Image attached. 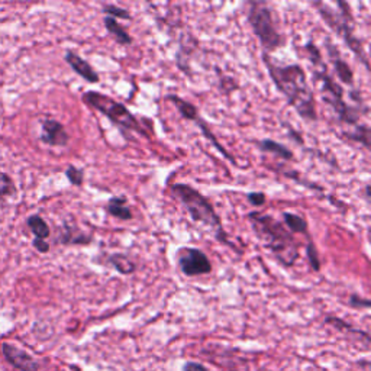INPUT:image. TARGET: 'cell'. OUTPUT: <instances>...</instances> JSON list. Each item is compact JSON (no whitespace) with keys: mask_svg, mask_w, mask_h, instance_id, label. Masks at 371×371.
Returning a JSON list of instances; mask_svg holds the SVG:
<instances>
[{"mask_svg":"<svg viewBox=\"0 0 371 371\" xmlns=\"http://www.w3.org/2000/svg\"><path fill=\"white\" fill-rule=\"evenodd\" d=\"M264 64L275 87L283 93L287 103L306 121H317L318 112L313 91L308 82V74L299 64H275L268 54H263Z\"/></svg>","mask_w":371,"mask_h":371,"instance_id":"6da1fadb","label":"cell"},{"mask_svg":"<svg viewBox=\"0 0 371 371\" xmlns=\"http://www.w3.org/2000/svg\"><path fill=\"white\" fill-rule=\"evenodd\" d=\"M248 220L254 229L257 238L262 241L274 257L286 267H292L299 258L298 241L293 238V234L275 218L266 213L251 212Z\"/></svg>","mask_w":371,"mask_h":371,"instance_id":"7a4b0ae2","label":"cell"},{"mask_svg":"<svg viewBox=\"0 0 371 371\" xmlns=\"http://www.w3.org/2000/svg\"><path fill=\"white\" fill-rule=\"evenodd\" d=\"M170 190L173 196L186 208V211L189 212V215L195 222L209 227L213 231L215 238L219 241V243L232 247L231 241L228 239V235L224 229V225H222L219 215L213 209L212 203L205 196L197 192L196 189H193L192 186L183 183L172 184Z\"/></svg>","mask_w":371,"mask_h":371,"instance_id":"3957f363","label":"cell"},{"mask_svg":"<svg viewBox=\"0 0 371 371\" xmlns=\"http://www.w3.org/2000/svg\"><path fill=\"white\" fill-rule=\"evenodd\" d=\"M248 6V22L263 48L267 52L282 48L285 38L282 32L278 31L271 8L264 2H251Z\"/></svg>","mask_w":371,"mask_h":371,"instance_id":"277c9868","label":"cell"},{"mask_svg":"<svg viewBox=\"0 0 371 371\" xmlns=\"http://www.w3.org/2000/svg\"><path fill=\"white\" fill-rule=\"evenodd\" d=\"M82 99L89 107L98 110V112L103 114L109 121H112L114 123L122 126L123 129L148 137L142 126L139 125V122L137 121V118L134 116V114L123 103L112 99L110 96L102 95L100 91L95 90L86 91Z\"/></svg>","mask_w":371,"mask_h":371,"instance_id":"5b68a950","label":"cell"},{"mask_svg":"<svg viewBox=\"0 0 371 371\" xmlns=\"http://www.w3.org/2000/svg\"><path fill=\"white\" fill-rule=\"evenodd\" d=\"M313 77H315V82L321 86L325 102L329 103L332 109L335 110L338 119L348 125H356L358 121V114L345 103L344 90L335 80L329 76L326 66L322 64L319 70H315Z\"/></svg>","mask_w":371,"mask_h":371,"instance_id":"8992f818","label":"cell"},{"mask_svg":"<svg viewBox=\"0 0 371 371\" xmlns=\"http://www.w3.org/2000/svg\"><path fill=\"white\" fill-rule=\"evenodd\" d=\"M177 264L180 267V271L186 277H197L205 275L212 271V263L208 258V255L192 247H183L176 254Z\"/></svg>","mask_w":371,"mask_h":371,"instance_id":"52a82bcc","label":"cell"},{"mask_svg":"<svg viewBox=\"0 0 371 371\" xmlns=\"http://www.w3.org/2000/svg\"><path fill=\"white\" fill-rule=\"evenodd\" d=\"M2 351L5 358L20 371H41V363L16 345L5 342L2 345Z\"/></svg>","mask_w":371,"mask_h":371,"instance_id":"ba28073f","label":"cell"},{"mask_svg":"<svg viewBox=\"0 0 371 371\" xmlns=\"http://www.w3.org/2000/svg\"><path fill=\"white\" fill-rule=\"evenodd\" d=\"M41 141L50 146H66L70 135L61 122L55 119H44L41 125Z\"/></svg>","mask_w":371,"mask_h":371,"instance_id":"9c48e42d","label":"cell"},{"mask_svg":"<svg viewBox=\"0 0 371 371\" xmlns=\"http://www.w3.org/2000/svg\"><path fill=\"white\" fill-rule=\"evenodd\" d=\"M64 60L66 63L73 68V71L79 74L82 79H84L87 83H99L100 82V76L96 73V70L90 66L89 61H86L84 59H82L79 54H76L74 51H67L64 55Z\"/></svg>","mask_w":371,"mask_h":371,"instance_id":"30bf717a","label":"cell"},{"mask_svg":"<svg viewBox=\"0 0 371 371\" xmlns=\"http://www.w3.org/2000/svg\"><path fill=\"white\" fill-rule=\"evenodd\" d=\"M328 54H329V59H331V63L333 66V68H335V73L338 79L344 83V84H352L354 83V73H352L351 67L348 66V63H345L341 55L338 52V50L333 47L331 43L328 44Z\"/></svg>","mask_w":371,"mask_h":371,"instance_id":"8fae6325","label":"cell"},{"mask_svg":"<svg viewBox=\"0 0 371 371\" xmlns=\"http://www.w3.org/2000/svg\"><path fill=\"white\" fill-rule=\"evenodd\" d=\"M105 209L110 216H114L121 220H131L134 218L131 209L126 206V197L123 196L110 197Z\"/></svg>","mask_w":371,"mask_h":371,"instance_id":"7c38bea8","label":"cell"},{"mask_svg":"<svg viewBox=\"0 0 371 371\" xmlns=\"http://www.w3.org/2000/svg\"><path fill=\"white\" fill-rule=\"evenodd\" d=\"M255 145L259 148V150L264 151V153H270L275 157H278L280 160L289 161L293 158V153L289 150V148L280 142H275L273 139H262V141H257Z\"/></svg>","mask_w":371,"mask_h":371,"instance_id":"4fadbf2b","label":"cell"},{"mask_svg":"<svg viewBox=\"0 0 371 371\" xmlns=\"http://www.w3.org/2000/svg\"><path fill=\"white\" fill-rule=\"evenodd\" d=\"M103 24H105V28L107 29V32L110 35H114V38L116 40L118 44H121V45H131L132 44L131 35H129L128 31L116 20H114V17L106 16Z\"/></svg>","mask_w":371,"mask_h":371,"instance_id":"5bb4252c","label":"cell"},{"mask_svg":"<svg viewBox=\"0 0 371 371\" xmlns=\"http://www.w3.org/2000/svg\"><path fill=\"white\" fill-rule=\"evenodd\" d=\"M60 243L64 245H89L91 243V236L66 227V231L61 232Z\"/></svg>","mask_w":371,"mask_h":371,"instance_id":"9a60e30c","label":"cell"},{"mask_svg":"<svg viewBox=\"0 0 371 371\" xmlns=\"http://www.w3.org/2000/svg\"><path fill=\"white\" fill-rule=\"evenodd\" d=\"M167 99H169L170 102H173L176 105V107L179 109V112L181 114V116L184 119H188V121H192V122H196L200 116H199V112H197V109L195 105H192L190 102L188 100H184L176 95H170V96H167Z\"/></svg>","mask_w":371,"mask_h":371,"instance_id":"2e32d148","label":"cell"},{"mask_svg":"<svg viewBox=\"0 0 371 371\" xmlns=\"http://www.w3.org/2000/svg\"><path fill=\"white\" fill-rule=\"evenodd\" d=\"M285 219V227L292 232V234H308L309 225L303 216L296 215L292 212H285L283 213Z\"/></svg>","mask_w":371,"mask_h":371,"instance_id":"e0dca14e","label":"cell"},{"mask_svg":"<svg viewBox=\"0 0 371 371\" xmlns=\"http://www.w3.org/2000/svg\"><path fill=\"white\" fill-rule=\"evenodd\" d=\"M26 225L29 227V229L32 231V234L35 235L36 239H44L45 241L51 235L48 224L40 215L29 216L26 219Z\"/></svg>","mask_w":371,"mask_h":371,"instance_id":"ac0fdd59","label":"cell"},{"mask_svg":"<svg viewBox=\"0 0 371 371\" xmlns=\"http://www.w3.org/2000/svg\"><path fill=\"white\" fill-rule=\"evenodd\" d=\"M107 262L112 264L121 274H132L137 270L135 263L132 262V259L123 254L110 255Z\"/></svg>","mask_w":371,"mask_h":371,"instance_id":"d6986e66","label":"cell"},{"mask_svg":"<svg viewBox=\"0 0 371 371\" xmlns=\"http://www.w3.org/2000/svg\"><path fill=\"white\" fill-rule=\"evenodd\" d=\"M16 195V186L12 177L3 172H0V202H5L6 199Z\"/></svg>","mask_w":371,"mask_h":371,"instance_id":"ffe728a7","label":"cell"},{"mask_svg":"<svg viewBox=\"0 0 371 371\" xmlns=\"http://www.w3.org/2000/svg\"><path fill=\"white\" fill-rule=\"evenodd\" d=\"M325 322H326V324H329V325H332V326H335V328H337V329H340V331L352 332V333H357V335H363V337L365 338V341H368V340H370V337H368V333H367V332H364V331H361V329H357V328H354V326H352L351 324H347L345 321H342L341 318L328 317V318L325 319Z\"/></svg>","mask_w":371,"mask_h":371,"instance_id":"44dd1931","label":"cell"},{"mask_svg":"<svg viewBox=\"0 0 371 371\" xmlns=\"http://www.w3.org/2000/svg\"><path fill=\"white\" fill-rule=\"evenodd\" d=\"M347 138L363 144L367 150H370V128L367 125H357L354 132L347 134Z\"/></svg>","mask_w":371,"mask_h":371,"instance_id":"7402d4cb","label":"cell"},{"mask_svg":"<svg viewBox=\"0 0 371 371\" xmlns=\"http://www.w3.org/2000/svg\"><path fill=\"white\" fill-rule=\"evenodd\" d=\"M103 13L106 16H110L114 17V20H125V21H129L131 20V13H129L126 9H122L116 5H106L103 6Z\"/></svg>","mask_w":371,"mask_h":371,"instance_id":"603a6c76","label":"cell"},{"mask_svg":"<svg viewBox=\"0 0 371 371\" xmlns=\"http://www.w3.org/2000/svg\"><path fill=\"white\" fill-rule=\"evenodd\" d=\"M66 176L73 186H79L80 188V186H83V183H84V172L77 169V167H74V165L67 167Z\"/></svg>","mask_w":371,"mask_h":371,"instance_id":"cb8c5ba5","label":"cell"},{"mask_svg":"<svg viewBox=\"0 0 371 371\" xmlns=\"http://www.w3.org/2000/svg\"><path fill=\"white\" fill-rule=\"evenodd\" d=\"M306 254H308V259H309V264L315 271H319L321 270V259L318 255V250L315 247L313 241H309L308 248H306Z\"/></svg>","mask_w":371,"mask_h":371,"instance_id":"d4e9b609","label":"cell"},{"mask_svg":"<svg viewBox=\"0 0 371 371\" xmlns=\"http://www.w3.org/2000/svg\"><path fill=\"white\" fill-rule=\"evenodd\" d=\"M306 52L309 54V60L312 61V64L315 67H318V66H322L324 64L322 63V55H321L319 48L317 45H315L312 41H309L306 44Z\"/></svg>","mask_w":371,"mask_h":371,"instance_id":"484cf974","label":"cell"},{"mask_svg":"<svg viewBox=\"0 0 371 371\" xmlns=\"http://www.w3.org/2000/svg\"><path fill=\"white\" fill-rule=\"evenodd\" d=\"M247 199H248V202L251 203V205H252L254 208H262V206L264 205V203H266V200H267V197H266V195H264L263 192H252V193H248Z\"/></svg>","mask_w":371,"mask_h":371,"instance_id":"4316f807","label":"cell"},{"mask_svg":"<svg viewBox=\"0 0 371 371\" xmlns=\"http://www.w3.org/2000/svg\"><path fill=\"white\" fill-rule=\"evenodd\" d=\"M348 303H349L351 308H356V309H367V308H370V301L361 298V296H358V294H351Z\"/></svg>","mask_w":371,"mask_h":371,"instance_id":"83f0119b","label":"cell"},{"mask_svg":"<svg viewBox=\"0 0 371 371\" xmlns=\"http://www.w3.org/2000/svg\"><path fill=\"white\" fill-rule=\"evenodd\" d=\"M183 371H211L208 367H205L196 361H188L183 367Z\"/></svg>","mask_w":371,"mask_h":371,"instance_id":"f1b7e54d","label":"cell"},{"mask_svg":"<svg viewBox=\"0 0 371 371\" xmlns=\"http://www.w3.org/2000/svg\"><path fill=\"white\" fill-rule=\"evenodd\" d=\"M32 245H33V248L36 250V251H38V252H41V254H47L48 251H50V244L47 243V241H44V239H33V243H32Z\"/></svg>","mask_w":371,"mask_h":371,"instance_id":"f546056e","label":"cell"},{"mask_svg":"<svg viewBox=\"0 0 371 371\" xmlns=\"http://www.w3.org/2000/svg\"><path fill=\"white\" fill-rule=\"evenodd\" d=\"M365 197L370 199V186H365Z\"/></svg>","mask_w":371,"mask_h":371,"instance_id":"4dcf8cb0","label":"cell"}]
</instances>
